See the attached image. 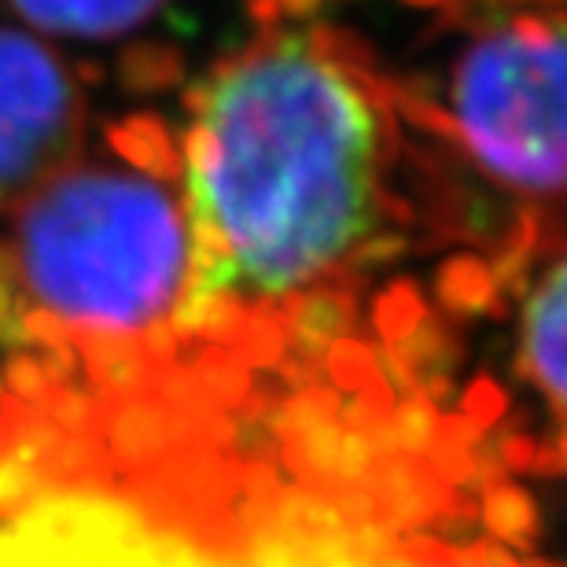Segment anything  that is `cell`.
<instances>
[{
	"label": "cell",
	"instance_id": "cell-1",
	"mask_svg": "<svg viewBox=\"0 0 567 567\" xmlns=\"http://www.w3.org/2000/svg\"><path fill=\"white\" fill-rule=\"evenodd\" d=\"M410 100L361 41L274 19L188 93L174 141L196 240L188 295L274 306L388 247Z\"/></svg>",
	"mask_w": 567,
	"mask_h": 567
},
{
	"label": "cell",
	"instance_id": "cell-2",
	"mask_svg": "<svg viewBox=\"0 0 567 567\" xmlns=\"http://www.w3.org/2000/svg\"><path fill=\"white\" fill-rule=\"evenodd\" d=\"M196 240L166 126H126L107 158H71L19 199L0 274L78 343L169 350Z\"/></svg>",
	"mask_w": 567,
	"mask_h": 567
},
{
	"label": "cell",
	"instance_id": "cell-3",
	"mask_svg": "<svg viewBox=\"0 0 567 567\" xmlns=\"http://www.w3.org/2000/svg\"><path fill=\"white\" fill-rule=\"evenodd\" d=\"M435 78L413 93L416 126L442 133L483 177L527 199L564 188L560 0H468Z\"/></svg>",
	"mask_w": 567,
	"mask_h": 567
},
{
	"label": "cell",
	"instance_id": "cell-4",
	"mask_svg": "<svg viewBox=\"0 0 567 567\" xmlns=\"http://www.w3.org/2000/svg\"><path fill=\"white\" fill-rule=\"evenodd\" d=\"M0 567H383L332 516L288 508L262 535L185 497L66 486L0 527ZM391 567V564H388ZM413 567V564H402Z\"/></svg>",
	"mask_w": 567,
	"mask_h": 567
},
{
	"label": "cell",
	"instance_id": "cell-5",
	"mask_svg": "<svg viewBox=\"0 0 567 567\" xmlns=\"http://www.w3.org/2000/svg\"><path fill=\"white\" fill-rule=\"evenodd\" d=\"M85 93L71 63L33 30L0 27V207L71 163Z\"/></svg>",
	"mask_w": 567,
	"mask_h": 567
},
{
	"label": "cell",
	"instance_id": "cell-6",
	"mask_svg": "<svg viewBox=\"0 0 567 567\" xmlns=\"http://www.w3.org/2000/svg\"><path fill=\"white\" fill-rule=\"evenodd\" d=\"M169 0H8V8L41 38L118 41L144 30Z\"/></svg>",
	"mask_w": 567,
	"mask_h": 567
},
{
	"label": "cell",
	"instance_id": "cell-7",
	"mask_svg": "<svg viewBox=\"0 0 567 567\" xmlns=\"http://www.w3.org/2000/svg\"><path fill=\"white\" fill-rule=\"evenodd\" d=\"M564 266L553 262L546 280L530 295L527 317H524V358L530 365V377L542 383L549 402L564 405Z\"/></svg>",
	"mask_w": 567,
	"mask_h": 567
},
{
	"label": "cell",
	"instance_id": "cell-8",
	"mask_svg": "<svg viewBox=\"0 0 567 567\" xmlns=\"http://www.w3.org/2000/svg\"><path fill=\"white\" fill-rule=\"evenodd\" d=\"M486 524L502 538H524L535 524V513H530V502L524 494L505 486V491H494L486 497Z\"/></svg>",
	"mask_w": 567,
	"mask_h": 567
},
{
	"label": "cell",
	"instance_id": "cell-9",
	"mask_svg": "<svg viewBox=\"0 0 567 567\" xmlns=\"http://www.w3.org/2000/svg\"><path fill=\"white\" fill-rule=\"evenodd\" d=\"M442 291H446V299L457 306H483L491 299V277H486V269H480L475 262H457L453 274L442 280Z\"/></svg>",
	"mask_w": 567,
	"mask_h": 567
}]
</instances>
